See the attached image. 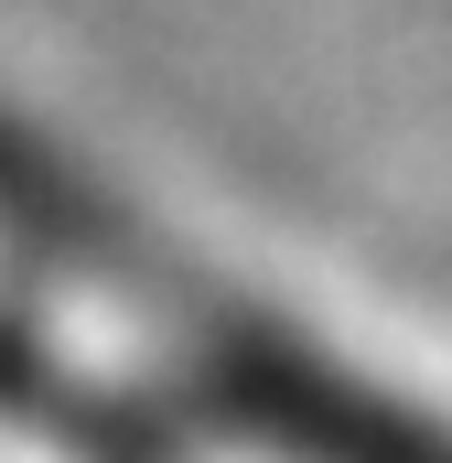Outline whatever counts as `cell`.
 <instances>
[{
	"mask_svg": "<svg viewBox=\"0 0 452 463\" xmlns=\"http://www.w3.org/2000/svg\"><path fill=\"white\" fill-rule=\"evenodd\" d=\"M184 399L269 463H452V431L431 410L366 388L355 366L313 355L259 313H205L184 335Z\"/></svg>",
	"mask_w": 452,
	"mask_h": 463,
	"instance_id": "cell-1",
	"label": "cell"
},
{
	"mask_svg": "<svg viewBox=\"0 0 452 463\" xmlns=\"http://www.w3.org/2000/svg\"><path fill=\"white\" fill-rule=\"evenodd\" d=\"M0 227L22 237V248H43L54 269H76V280H151V259H140V227H118L108 194L98 184H76L43 140H22V129H0Z\"/></svg>",
	"mask_w": 452,
	"mask_h": 463,
	"instance_id": "cell-2",
	"label": "cell"
},
{
	"mask_svg": "<svg viewBox=\"0 0 452 463\" xmlns=\"http://www.w3.org/2000/svg\"><path fill=\"white\" fill-rule=\"evenodd\" d=\"M0 420L54 431L76 463H173V431L162 420L118 410L108 388H87L65 355H43L33 335H11V324H0Z\"/></svg>",
	"mask_w": 452,
	"mask_h": 463,
	"instance_id": "cell-3",
	"label": "cell"
}]
</instances>
